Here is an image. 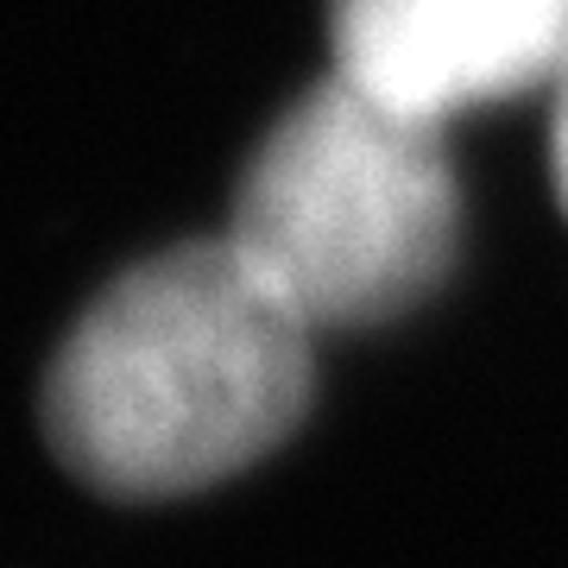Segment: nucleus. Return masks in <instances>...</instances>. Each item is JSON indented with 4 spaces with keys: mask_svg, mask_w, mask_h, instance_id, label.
<instances>
[{
    "mask_svg": "<svg viewBox=\"0 0 568 568\" xmlns=\"http://www.w3.org/2000/svg\"><path fill=\"white\" fill-rule=\"evenodd\" d=\"M462 234L448 126L328 77L253 152L227 241L316 335L386 323L443 284Z\"/></svg>",
    "mask_w": 568,
    "mask_h": 568,
    "instance_id": "f03ea898",
    "label": "nucleus"
},
{
    "mask_svg": "<svg viewBox=\"0 0 568 568\" xmlns=\"http://www.w3.org/2000/svg\"><path fill=\"white\" fill-rule=\"evenodd\" d=\"M316 328L234 241H183L82 310L44 373L63 467L121 499H171L253 467L310 410Z\"/></svg>",
    "mask_w": 568,
    "mask_h": 568,
    "instance_id": "f257e3e1",
    "label": "nucleus"
},
{
    "mask_svg": "<svg viewBox=\"0 0 568 568\" xmlns=\"http://www.w3.org/2000/svg\"><path fill=\"white\" fill-rule=\"evenodd\" d=\"M549 171H556V196L568 215V82L556 89V140H549Z\"/></svg>",
    "mask_w": 568,
    "mask_h": 568,
    "instance_id": "20e7f679",
    "label": "nucleus"
},
{
    "mask_svg": "<svg viewBox=\"0 0 568 568\" xmlns=\"http://www.w3.org/2000/svg\"><path fill=\"white\" fill-rule=\"evenodd\" d=\"M335 77L417 121L568 82V0H335Z\"/></svg>",
    "mask_w": 568,
    "mask_h": 568,
    "instance_id": "7ed1b4c3",
    "label": "nucleus"
}]
</instances>
